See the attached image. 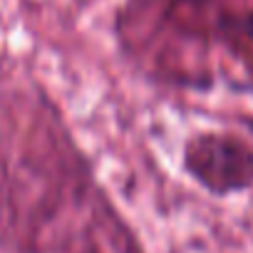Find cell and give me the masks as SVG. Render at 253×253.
I'll use <instances>...</instances> for the list:
<instances>
[{"instance_id":"obj_1","label":"cell","mask_w":253,"mask_h":253,"mask_svg":"<svg viewBox=\"0 0 253 253\" xmlns=\"http://www.w3.org/2000/svg\"><path fill=\"white\" fill-rule=\"evenodd\" d=\"M231 23V28H226V30H236V35H238V40L241 42H246V45H253V3H243V10L236 15V20H228L226 18V25Z\"/></svg>"}]
</instances>
